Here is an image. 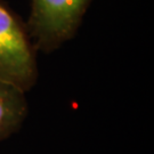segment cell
Masks as SVG:
<instances>
[{"label": "cell", "mask_w": 154, "mask_h": 154, "mask_svg": "<svg viewBox=\"0 0 154 154\" xmlns=\"http://www.w3.org/2000/svg\"><path fill=\"white\" fill-rule=\"evenodd\" d=\"M38 75L37 48L26 23L0 0V80L26 93Z\"/></svg>", "instance_id": "obj_1"}, {"label": "cell", "mask_w": 154, "mask_h": 154, "mask_svg": "<svg viewBox=\"0 0 154 154\" xmlns=\"http://www.w3.org/2000/svg\"><path fill=\"white\" fill-rule=\"evenodd\" d=\"M93 0H31L26 22L37 50L49 54L71 40Z\"/></svg>", "instance_id": "obj_2"}, {"label": "cell", "mask_w": 154, "mask_h": 154, "mask_svg": "<svg viewBox=\"0 0 154 154\" xmlns=\"http://www.w3.org/2000/svg\"><path fill=\"white\" fill-rule=\"evenodd\" d=\"M28 116L25 93L0 80V142L16 132Z\"/></svg>", "instance_id": "obj_3"}]
</instances>
